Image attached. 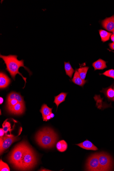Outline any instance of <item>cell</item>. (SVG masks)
I'll use <instances>...</instances> for the list:
<instances>
[{"instance_id": "83f0119b", "label": "cell", "mask_w": 114, "mask_h": 171, "mask_svg": "<svg viewBox=\"0 0 114 171\" xmlns=\"http://www.w3.org/2000/svg\"><path fill=\"white\" fill-rule=\"evenodd\" d=\"M109 46L111 49L114 50V42L109 43Z\"/></svg>"}, {"instance_id": "2e32d148", "label": "cell", "mask_w": 114, "mask_h": 171, "mask_svg": "<svg viewBox=\"0 0 114 171\" xmlns=\"http://www.w3.org/2000/svg\"><path fill=\"white\" fill-rule=\"evenodd\" d=\"M53 108H50L47 106V105L44 104L42 105L41 109L40 110L42 116V119L52 113Z\"/></svg>"}, {"instance_id": "3957f363", "label": "cell", "mask_w": 114, "mask_h": 171, "mask_svg": "<svg viewBox=\"0 0 114 171\" xmlns=\"http://www.w3.org/2000/svg\"><path fill=\"white\" fill-rule=\"evenodd\" d=\"M36 163L37 159L35 152L27 145L18 169L29 170L32 169Z\"/></svg>"}, {"instance_id": "d6a6232c", "label": "cell", "mask_w": 114, "mask_h": 171, "mask_svg": "<svg viewBox=\"0 0 114 171\" xmlns=\"http://www.w3.org/2000/svg\"></svg>"}, {"instance_id": "4fadbf2b", "label": "cell", "mask_w": 114, "mask_h": 171, "mask_svg": "<svg viewBox=\"0 0 114 171\" xmlns=\"http://www.w3.org/2000/svg\"><path fill=\"white\" fill-rule=\"evenodd\" d=\"M92 66L94 68L95 70H103L107 67L106 62L101 59L94 62L92 64Z\"/></svg>"}, {"instance_id": "7402d4cb", "label": "cell", "mask_w": 114, "mask_h": 171, "mask_svg": "<svg viewBox=\"0 0 114 171\" xmlns=\"http://www.w3.org/2000/svg\"><path fill=\"white\" fill-rule=\"evenodd\" d=\"M88 69L89 67H84L80 68L77 70L79 73L80 77L83 80H85L86 75Z\"/></svg>"}, {"instance_id": "1f68e13d", "label": "cell", "mask_w": 114, "mask_h": 171, "mask_svg": "<svg viewBox=\"0 0 114 171\" xmlns=\"http://www.w3.org/2000/svg\"><path fill=\"white\" fill-rule=\"evenodd\" d=\"M113 101H114V99H113Z\"/></svg>"}, {"instance_id": "9a60e30c", "label": "cell", "mask_w": 114, "mask_h": 171, "mask_svg": "<svg viewBox=\"0 0 114 171\" xmlns=\"http://www.w3.org/2000/svg\"><path fill=\"white\" fill-rule=\"evenodd\" d=\"M68 93L62 92L57 96H55L54 103L56 104L57 106V110L58 105L62 102L65 101Z\"/></svg>"}, {"instance_id": "5b68a950", "label": "cell", "mask_w": 114, "mask_h": 171, "mask_svg": "<svg viewBox=\"0 0 114 171\" xmlns=\"http://www.w3.org/2000/svg\"><path fill=\"white\" fill-rule=\"evenodd\" d=\"M100 171H111L113 165V160L111 157L104 152L98 153Z\"/></svg>"}, {"instance_id": "4316f807", "label": "cell", "mask_w": 114, "mask_h": 171, "mask_svg": "<svg viewBox=\"0 0 114 171\" xmlns=\"http://www.w3.org/2000/svg\"><path fill=\"white\" fill-rule=\"evenodd\" d=\"M5 132L3 129H0V137H2L5 135Z\"/></svg>"}, {"instance_id": "52a82bcc", "label": "cell", "mask_w": 114, "mask_h": 171, "mask_svg": "<svg viewBox=\"0 0 114 171\" xmlns=\"http://www.w3.org/2000/svg\"><path fill=\"white\" fill-rule=\"evenodd\" d=\"M85 170L90 171H100L98 153L92 154L89 157L86 164Z\"/></svg>"}, {"instance_id": "ffe728a7", "label": "cell", "mask_w": 114, "mask_h": 171, "mask_svg": "<svg viewBox=\"0 0 114 171\" xmlns=\"http://www.w3.org/2000/svg\"><path fill=\"white\" fill-rule=\"evenodd\" d=\"M103 92L109 100L113 101L114 99V89L112 87L105 89Z\"/></svg>"}, {"instance_id": "e0dca14e", "label": "cell", "mask_w": 114, "mask_h": 171, "mask_svg": "<svg viewBox=\"0 0 114 171\" xmlns=\"http://www.w3.org/2000/svg\"><path fill=\"white\" fill-rule=\"evenodd\" d=\"M64 68L66 75L68 76L70 78H72L75 70L73 69L69 62H64Z\"/></svg>"}, {"instance_id": "ac0fdd59", "label": "cell", "mask_w": 114, "mask_h": 171, "mask_svg": "<svg viewBox=\"0 0 114 171\" xmlns=\"http://www.w3.org/2000/svg\"><path fill=\"white\" fill-rule=\"evenodd\" d=\"M99 31L101 41L103 42L108 41L111 36L112 35V33L104 30H100Z\"/></svg>"}, {"instance_id": "6da1fadb", "label": "cell", "mask_w": 114, "mask_h": 171, "mask_svg": "<svg viewBox=\"0 0 114 171\" xmlns=\"http://www.w3.org/2000/svg\"><path fill=\"white\" fill-rule=\"evenodd\" d=\"M17 56L16 55H10L8 56L3 55L1 54L0 58L2 59L4 61L6 66V70L10 74L12 79L15 80V76L17 74H19L22 77V78L25 82L26 85L27 82L26 78L24 77L19 72V69L21 67H23L28 72L30 75H31L32 73L30 71L29 68L25 66L24 65V61L18 60L17 59Z\"/></svg>"}, {"instance_id": "44dd1931", "label": "cell", "mask_w": 114, "mask_h": 171, "mask_svg": "<svg viewBox=\"0 0 114 171\" xmlns=\"http://www.w3.org/2000/svg\"><path fill=\"white\" fill-rule=\"evenodd\" d=\"M8 119L6 120L2 124V129L4 130L6 134L8 135V133H10L12 129H11V124L10 122L8 121Z\"/></svg>"}, {"instance_id": "484cf974", "label": "cell", "mask_w": 114, "mask_h": 171, "mask_svg": "<svg viewBox=\"0 0 114 171\" xmlns=\"http://www.w3.org/2000/svg\"><path fill=\"white\" fill-rule=\"evenodd\" d=\"M52 118L50 116V115H48V116H46L45 117L43 118V121H46H46H49V120H50Z\"/></svg>"}, {"instance_id": "4dcf8cb0", "label": "cell", "mask_w": 114, "mask_h": 171, "mask_svg": "<svg viewBox=\"0 0 114 171\" xmlns=\"http://www.w3.org/2000/svg\"><path fill=\"white\" fill-rule=\"evenodd\" d=\"M50 116L52 119V118H53L54 117L55 115L53 113H51L50 114Z\"/></svg>"}, {"instance_id": "8992f818", "label": "cell", "mask_w": 114, "mask_h": 171, "mask_svg": "<svg viewBox=\"0 0 114 171\" xmlns=\"http://www.w3.org/2000/svg\"><path fill=\"white\" fill-rule=\"evenodd\" d=\"M21 132L17 136H14L11 134L5 135L2 137H0V152L2 154L7 150L14 142L19 140L20 138L18 137Z\"/></svg>"}, {"instance_id": "f1b7e54d", "label": "cell", "mask_w": 114, "mask_h": 171, "mask_svg": "<svg viewBox=\"0 0 114 171\" xmlns=\"http://www.w3.org/2000/svg\"><path fill=\"white\" fill-rule=\"evenodd\" d=\"M3 102H4V99L2 97H0V104L2 105Z\"/></svg>"}, {"instance_id": "f546056e", "label": "cell", "mask_w": 114, "mask_h": 171, "mask_svg": "<svg viewBox=\"0 0 114 171\" xmlns=\"http://www.w3.org/2000/svg\"><path fill=\"white\" fill-rule=\"evenodd\" d=\"M110 37L112 41L113 42H114V35H113V34H112V35Z\"/></svg>"}, {"instance_id": "9c48e42d", "label": "cell", "mask_w": 114, "mask_h": 171, "mask_svg": "<svg viewBox=\"0 0 114 171\" xmlns=\"http://www.w3.org/2000/svg\"><path fill=\"white\" fill-rule=\"evenodd\" d=\"M25 110V106L24 103L18 102L8 111L12 114L19 115L23 114Z\"/></svg>"}, {"instance_id": "cb8c5ba5", "label": "cell", "mask_w": 114, "mask_h": 171, "mask_svg": "<svg viewBox=\"0 0 114 171\" xmlns=\"http://www.w3.org/2000/svg\"><path fill=\"white\" fill-rule=\"evenodd\" d=\"M0 171H10V169L8 165L3 162L2 160L0 161Z\"/></svg>"}, {"instance_id": "d6986e66", "label": "cell", "mask_w": 114, "mask_h": 171, "mask_svg": "<svg viewBox=\"0 0 114 171\" xmlns=\"http://www.w3.org/2000/svg\"><path fill=\"white\" fill-rule=\"evenodd\" d=\"M56 148L57 150L60 152L65 151L68 148L67 143L64 140H61L57 142Z\"/></svg>"}, {"instance_id": "d4e9b609", "label": "cell", "mask_w": 114, "mask_h": 171, "mask_svg": "<svg viewBox=\"0 0 114 171\" xmlns=\"http://www.w3.org/2000/svg\"><path fill=\"white\" fill-rule=\"evenodd\" d=\"M102 74L108 77L114 79V70L113 69L107 70Z\"/></svg>"}, {"instance_id": "30bf717a", "label": "cell", "mask_w": 114, "mask_h": 171, "mask_svg": "<svg viewBox=\"0 0 114 171\" xmlns=\"http://www.w3.org/2000/svg\"><path fill=\"white\" fill-rule=\"evenodd\" d=\"M11 83V79L4 73L1 71L0 73V88H6Z\"/></svg>"}, {"instance_id": "7a4b0ae2", "label": "cell", "mask_w": 114, "mask_h": 171, "mask_svg": "<svg viewBox=\"0 0 114 171\" xmlns=\"http://www.w3.org/2000/svg\"><path fill=\"white\" fill-rule=\"evenodd\" d=\"M36 139L41 147L50 148L54 147L57 140L58 136L53 129L46 127L38 132L36 135Z\"/></svg>"}, {"instance_id": "603a6c76", "label": "cell", "mask_w": 114, "mask_h": 171, "mask_svg": "<svg viewBox=\"0 0 114 171\" xmlns=\"http://www.w3.org/2000/svg\"><path fill=\"white\" fill-rule=\"evenodd\" d=\"M18 102H19L15 99H12L11 100L7 101V108L8 110L11 109Z\"/></svg>"}, {"instance_id": "5bb4252c", "label": "cell", "mask_w": 114, "mask_h": 171, "mask_svg": "<svg viewBox=\"0 0 114 171\" xmlns=\"http://www.w3.org/2000/svg\"><path fill=\"white\" fill-rule=\"evenodd\" d=\"M12 99H16L19 102L24 103L23 97L20 93L15 92H12L8 96L7 101L11 100Z\"/></svg>"}, {"instance_id": "8fae6325", "label": "cell", "mask_w": 114, "mask_h": 171, "mask_svg": "<svg viewBox=\"0 0 114 171\" xmlns=\"http://www.w3.org/2000/svg\"><path fill=\"white\" fill-rule=\"evenodd\" d=\"M77 145L83 149L86 150L97 151L98 150V148L95 146L91 142L87 139L85 141L76 144Z\"/></svg>"}, {"instance_id": "ba28073f", "label": "cell", "mask_w": 114, "mask_h": 171, "mask_svg": "<svg viewBox=\"0 0 114 171\" xmlns=\"http://www.w3.org/2000/svg\"><path fill=\"white\" fill-rule=\"evenodd\" d=\"M103 27L110 32H114V15L105 18L101 22Z\"/></svg>"}, {"instance_id": "277c9868", "label": "cell", "mask_w": 114, "mask_h": 171, "mask_svg": "<svg viewBox=\"0 0 114 171\" xmlns=\"http://www.w3.org/2000/svg\"><path fill=\"white\" fill-rule=\"evenodd\" d=\"M28 144L25 141H22L18 144L11 152L9 157V160L16 169H18L26 146Z\"/></svg>"}, {"instance_id": "7c38bea8", "label": "cell", "mask_w": 114, "mask_h": 171, "mask_svg": "<svg viewBox=\"0 0 114 171\" xmlns=\"http://www.w3.org/2000/svg\"><path fill=\"white\" fill-rule=\"evenodd\" d=\"M72 82L75 84L81 86H84L87 82V81L83 80L81 77L77 70L75 71L74 75L72 79Z\"/></svg>"}]
</instances>
